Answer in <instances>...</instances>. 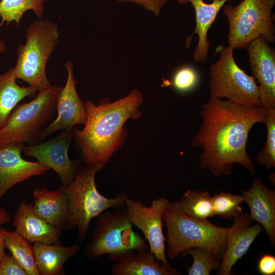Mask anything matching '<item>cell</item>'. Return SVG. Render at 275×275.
<instances>
[{
    "label": "cell",
    "mask_w": 275,
    "mask_h": 275,
    "mask_svg": "<svg viewBox=\"0 0 275 275\" xmlns=\"http://www.w3.org/2000/svg\"><path fill=\"white\" fill-rule=\"evenodd\" d=\"M164 198L153 199L150 206L139 201L127 198L125 205L129 222L140 229L156 258L169 267L166 254L165 237L162 231V213L169 204Z\"/></svg>",
    "instance_id": "obj_11"
},
{
    "label": "cell",
    "mask_w": 275,
    "mask_h": 275,
    "mask_svg": "<svg viewBox=\"0 0 275 275\" xmlns=\"http://www.w3.org/2000/svg\"><path fill=\"white\" fill-rule=\"evenodd\" d=\"M33 246L36 263L40 274L61 275L65 273L64 265L80 249L76 243L70 246L35 242Z\"/></svg>",
    "instance_id": "obj_21"
},
{
    "label": "cell",
    "mask_w": 275,
    "mask_h": 275,
    "mask_svg": "<svg viewBox=\"0 0 275 275\" xmlns=\"http://www.w3.org/2000/svg\"><path fill=\"white\" fill-rule=\"evenodd\" d=\"M212 196L209 191L187 190L178 201L181 210L187 215L200 220L213 217Z\"/></svg>",
    "instance_id": "obj_25"
},
{
    "label": "cell",
    "mask_w": 275,
    "mask_h": 275,
    "mask_svg": "<svg viewBox=\"0 0 275 275\" xmlns=\"http://www.w3.org/2000/svg\"><path fill=\"white\" fill-rule=\"evenodd\" d=\"M117 262L112 269L113 275H178L175 268L158 261L148 248L108 255Z\"/></svg>",
    "instance_id": "obj_17"
},
{
    "label": "cell",
    "mask_w": 275,
    "mask_h": 275,
    "mask_svg": "<svg viewBox=\"0 0 275 275\" xmlns=\"http://www.w3.org/2000/svg\"><path fill=\"white\" fill-rule=\"evenodd\" d=\"M23 145L15 142L0 148V199L16 184L50 170L38 161L24 159Z\"/></svg>",
    "instance_id": "obj_14"
},
{
    "label": "cell",
    "mask_w": 275,
    "mask_h": 275,
    "mask_svg": "<svg viewBox=\"0 0 275 275\" xmlns=\"http://www.w3.org/2000/svg\"><path fill=\"white\" fill-rule=\"evenodd\" d=\"M30 86H20L16 82L12 67L0 74V129L7 123L9 117L18 103L37 93Z\"/></svg>",
    "instance_id": "obj_22"
},
{
    "label": "cell",
    "mask_w": 275,
    "mask_h": 275,
    "mask_svg": "<svg viewBox=\"0 0 275 275\" xmlns=\"http://www.w3.org/2000/svg\"><path fill=\"white\" fill-rule=\"evenodd\" d=\"M190 255L193 258L191 266L187 268L188 275H209L213 269H218L221 262L210 250L203 247L187 249L181 253L182 257Z\"/></svg>",
    "instance_id": "obj_26"
},
{
    "label": "cell",
    "mask_w": 275,
    "mask_h": 275,
    "mask_svg": "<svg viewBox=\"0 0 275 275\" xmlns=\"http://www.w3.org/2000/svg\"><path fill=\"white\" fill-rule=\"evenodd\" d=\"M61 88L52 85L39 92L30 101L18 104L0 129V148L15 142L29 145L39 143L40 133L53 118Z\"/></svg>",
    "instance_id": "obj_6"
},
{
    "label": "cell",
    "mask_w": 275,
    "mask_h": 275,
    "mask_svg": "<svg viewBox=\"0 0 275 275\" xmlns=\"http://www.w3.org/2000/svg\"><path fill=\"white\" fill-rule=\"evenodd\" d=\"M198 81V75L195 68L190 66L184 65L174 72L172 85L176 91L183 93L191 90Z\"/></svg>",
    "instance_id": "obj_29"
},
{
    "label": "cell",
    "mask_w": 275,
    "mask_h": 275,
    "mask_svg": "<svg viewBox=\"0 0 275 275\" xmlns=\"http://www.w3.org/2000/svg\"><path fill=\"white\" fill-rule=\"evenodd\" d=\"M74 130L68 129L52 139L34 145L24 146L23 154L33 157L37 161L49 170H53L60 178L62 185L72 182L80 166V160H71L68 155V148L74 138Z\"/></svg>",
    "instance_id": "obj_10"
},
{
    "label": "cell",
    "mask_w": 275,
    "mask_h": 275,
    "mask_svg": "<svg viewBox=\"0 0 275 275\" xmlns=\"http://www.w3.org/2000/svg\"><path fill=\"white\" fill-rule=\"evenodd\" d=\"M233 50L229 46L218 47L219 59L209 68L210 96L226 98L245 107L259 106V90L256 80L238 66Z\"/></svg>",
    "instance_id": "obj_8"
},
{
    "label": "cell",
    "mask_w": 275,
    "mask_h": 275,
    "mask_svg": "<svg viewBox=\"0 0 275 275\" xmlns=\"http://www.w3.org/2000/svg\"><path fill=\"white\" fill-rule=\"evenodd\" d=\"M5 247L11 256L26 271L27 275H40L34 253L33 246L30 241L16 231H9L1 227Z\"/></svg>",
    "instance_id": "obj_23"
},
{
    "label": "cell",
    "mask_w": 275,
    "mask_h": 275,
    "mask_svg": "<svg viewBox=\"0 0 275 275\" xmlns=\"http://www.w3.org/2000/svg\"><path fill=\"white\" fill-rule=\"evenodd\" d=\"M103 167L86 164L79 168L75 176L67 185H60L68 202V215L65 230L77 228L80 241H83L89 232L91 221L102 212L112 208L125 204L128 198L124 193L108 198L97 189L95 177Z\"/></svg>",
    "instance_id": "obj_4"
},
{
    "label": "cell",
    "mask_w": 275,
    "mask_h": 275,
    "mask_svg": "<svg viewBox=\"0 0 275 275\" xmlns=\"http://www.w3.org/2000/svg\"><path fill=\"white\" fill-rule=\"evenodd\" d=\"M253 76L259 84L260 106L275 108V50L262 36L245 47Z\"/></svg>",
    "instance_id": "obj_13"
},
{
    "label": "cell",
    "mask_w": 275,
    "mask_h": 275,
    "mask_svg": "<svg viewBox=\"0 0 275 275\" xmlns=\"http://www.w3.org/2000/svg\"><path fill=\"white\" fill-rule=\"evenodd\" d=\"M0 275H27V273L14 257L6 254L0 263Z\"/></svg>",
    "instance_id": "obj_30"
},
{
    "label": "cell",
    "mask_w": 275,
    "mask_h": 275,
    "mask_svg": "<svg viewBox=\"0 0 275 275\" xmlns=\"http://www.w3.org/2000/svg\"><path fill=\"white\" fill-rule=\"evenodd\" d=\"M264 123L267 129L266 140L256 161L270 170L275 167V108L266 111Z\"/></svg>",
    "instance_id": "obj_28"
},
{
    "label": "cell",
    "mask_w": 275,
    "mask_h": 275,
    "mask_svg": "<svg viewBox=\"0 0 275 275\" xmlns=\"http://www.w3.org/2000/svg\"><path fill=\"white\" fill-rule=\"evenodd\" d=\"M211 201L214 215L231 219L239 216L242 213V195L220 191L212 196Z\"/></svg>",
    "instance_id": "obj_27"
},
{
    "label": "cell",
    "mask_w": 275,
    "mask_h": 275,
    "mask_svg": "<svg viewBox=\"0 0 275 275\" xmlns=\"http://www.w3.org/2000/svg\"><path fill=\"white\" fill-rule=\"evenodd\" d=\"M253 221L248 213H242L233 218V223L228 227L226 246L218 275H230L233 266L249 251L263 227L258 223L252 225Z\"/></svg>",
    "instance_id": "obj_15"
},
{
    "label": "cell",
    "mask_w": 275,
    "mask_h": 275,
    "mask_svg": "<svg viewBox=\"0 0 275 275\" xmlns=\"http://www.w3.org/2000/svg\"><path fill=\"white\" fill-rule=\"evenodd\" d=\"M121 3H132L143 7L146 10L157 17L169 0H115Z\"/></svg>",
    "instance_id": "obj_31"
},
{
    "label": "cell",
    "mask_w": 275,
    "mask_h": 275,
    "mask_svg": "<svg viewBox=\"0 0 275 275\" xmlns=\"http://www.w3.org/2000/svg\"><path fill=\"white\" fill-rule=\"evenodd\" d=\"M231 0H212V3H206L203 0H177L180 5L190 3L195 10L196 26L193 33L187 37L185 44L190 46L194 34L198 36V42L194 53L193 59L196 63L205 62L208 58L210 46L207 40L208 32L215 21L219 10L225 3Z\"/></svg>",
    "instance_id": "obj_18"
},
{
    "label": "cell",
    "mask_w": 275,
    "mask_h": 275,
    "mask_svg": "<svg viewBox=\"0 0 275 275\" xmlns=\"http://www.w3.org/2000/svg\"><path fill=\"white\" fill-rule=\"evenodd\" d=\"M46 0H1L0 26L15 22L19 26L24 13L32 11L39 19L43 17Z\"/></svg>",
    "instance_id": "obj_24"
},
{
    "label": "cell",
    "mask_w": 275,
    "mask_h": 275,
    "mask_svg": "<svg viewBox=\"0 0 275 275\" xmlns=\"http://www.w3.org/2000/svg\"><path fill=\"white\" fill-rule=\"evenodd\" d=\"M167 228L166 254L175 259L185 250L203 247L211 250L221 262L225 253L228 228L215 225L185 214L178 201L169 203L162 213Z\"/></svg>",
    "instance_id": "obj_3"
},
{
    "label": "cell",
    "mask_w": 275,
    "mask_h": 275,
    "mask_svg": "<svg viewBox=\"0 0 275 275\" xmlns=\"http://www.w3.org/2000/svg\"><path fill=\"white\" fill-rule=\"evenodd\" d=\"M15 231L32 243H58L62 230L36 214L32 204L21 202L14 215Z\"/></svg>",
    "instance_id": "obj_19"
},
{
    "label": "cell",
    "mask_w": 275,
    "mask_h": 275,
    "mask_svg": "<svg viewBox=\"0 0 275 275\" xmlns=\"http://www.w3.org/2000/svg\"><path fill=\"white\" fill-rule=\"evenodd\" d=\"M143 100L141 93L136 89L113 102L103 101L95 104L87 100L85 102L88 115L85 126L74 131L81 161L104 167L123 142L124 124L137 116Z\"/></svg>",
    "instance_id": "obj_2"
},
{
    "label": "cell",
    "mask_w": 275,
    "mask_h": 275,
    "mask_svg": "<svg viewBox=\"0 0 275 275\" xmlns=\"http://www.w3.org/2000/svg\"><path fill=\"white\" fill-rule=\"evenodd\" d=\"M10 221V217L8 212L4 207H0V229L2 225L7 223ZM5 249H6L5 242L0 230V263L6 255Z\"/></svg>",
    "instance_id": "obj_33"
},
{
    "label": "cell",
    "mask_w": 275,
    "mask_h": 275,
    "mask_svg": "<svg viewBox=\"0 0 275 275\" xmlns=\"http://www.w3.org/2000/svg\"><path fill=\"white\" fill-rule=\"evenodd\" d=\"M257 269L262 275H274L275 274V257L269 254H264L260 258Z\"/></svg>",
    "instance_id": "obj_32"
},
{
    "label": "cell",
    "mask_w": 275,
    "mask_h": 275,
    "mask_svg": "<svg viewBox=\"0 0 275 275\" xmlns=\"http://www.w3.org/2000/svg\"><path fill=\"white\" fill-rule=\"evenodd\" d=\"M7 47L5 42L0 38V54L5 52Z\"/></svg>",
    "instance_id": "obj_34"
},
{
    "label": "cell",
    "mask_w": 275,
    "mask_h": 275,
    "mask_svg": "<svg viewBox=\"0 0 275 275\" xmlns=\"http://www.w3.org/2000/svg\"><path fill=\"white\" fill-rule=\"evenodd\" d=\"M33 209L41 218L60 230L65 229L68 215L66 195L60 186L57 189L36 188L33 192Z\"/></svg>",
    "instance_id": "obj_20"
},
{
    "label": "cell",
    "mask_w": 275,
    "mask_h": 275,
    "mask_svg": "<svg viewBox=\"0 0 275 275\" xmlns=\"http://www.w3.org/2000/svg\"><path fill=\"white\" fill-rule=\"evenodd\" d=\"M253 221L265 230L272 248L275 245V190L269 189L259 179H254L248 190H241Z\"/></svg>",
    "instance_id": "obj_16"
},
{
    "label": "cell",
    "mask_w": 275,
    "mask_h": 275,
    "mask_svg": "<svg viewBox=\"0 0 275 275\" xmlns=\"http://www.w3.org/2000/svg\"><path fill=\"white\" fill-rule=\"evenodd\" d=\"M67 78L62 87L57 100V116L40 133L39 143L59 130L72 129L78 124H85L87 119L85 103L76 90L77 81L74 77L73 64L69 60L65 63Z\"/></svg>",
    "instance_id": "obj_12"
},
{
    "label": "cell",
    "mask_w": 275,
    "mask_h": 275,
    "mask_svg": "<svg viewBox=\"0 0 275 275\" xmlns=\"http://www.w3.org/2000/svg\"><path fill=\"white\" fill-rule=\"evenodd\" d=\"M275 0H242L237 5H225L223 14L229 24L228 46L245 48L260 36L269 43L275 42V25L271 16Z\"/></svg>",
    "instance_id": "obj_7"
},
{
    "label": "cell",
    "mask_w": 275,
    "mask_h": 275,
    "mask_svg": "<svg viewBox=\"0 0 275 275\" xmlns=\"http://www.w3.org/2000/svg\"><path fill=\"white\" fill-rule=\"evenodd\" d=\"M266 111L260 105L245 107L210 96L202 105V123L192 139L193 146L202 150L199 167L219 177L231 175L233 164H239L254 175L255 166L246 145L252 128L264 123Z\"/></svg>",
    "instance_id": "obj_1"
},
{
    "label": "cell",
    "mask_w": 275,
    "mask_h": 275,
    "mask_svg": "<svg viewBox=\"0 0 275 275\" xmlns=\"http://www.w3.org/2000/svg\"><path fill=\"white\" fill-rule=\"evenodd\" d=\"M129 221L125 204L114 212H102L85 250L87 257L95 260L104 254L123 253L148 248L145 238L135 233Z\"/></svg>",
    "instance_id": "obj_9"
},
{
    "label": "cell",
    "mask_w": 275,
    "mask_h": 275,
    "mask_svg": "<svg viewBox=\"0 0 275 275\" xmlns=\"http://www.w3.org/2000/svg\"><path fill=\"white\" fill-rule=\"evenodd\" d=\"M60 36L59 26L55 22L42 18L31 23L25 32V43L17 47V60L12 67L15 78L27 83L38 92L50 87L46 65Z\"/></svg>",
    "instance_id": "obj_5"
}]
</instances>
